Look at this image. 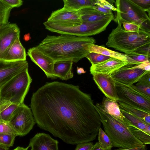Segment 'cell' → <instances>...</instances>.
Segmentation results:
<instances>
[{
    "label": "cell",
    "mask_w": 150,
    "mask_h": 150,
    "mask_svg": "<svg viewBox=\"0 0 150 150\" xmlns=\"http://www.w3.org/2000/svg\"><path fill=\"white\" fill-rule=\"evenodd\" d=\"M129 63L128 62L111 57L99 64L91 65L90 71L92 75L97 74L111 76L115 71Z\"/></svg>",
    "instance_id": "obj_17"
},
{
    "label": "cell",
    "mask_w": 150,
    "mask_h": 150,
    "mask_svg": "<svg viewBox=\"0 0 150 150\" xmlns=\"http://www.w3.org/2000/svg\"><path fill=\"white\" fill-rule=\"evenodd\" d=\"M118 96L117 101L150 112V97L140 93L132 85H125L116 81Z\"/></svg>",
    "instance_id": "obj_8"
},
{
    "label": "cell",
    "mask_w": 150,
    "mask_h": 150,
    "mask_svg": "<svg viewBox=\"0 0 150 150\" xmlns=\"http://www.w3.org/2000/svg\"><path fill=\"white\" fill-rule=\"evenodd\" d=\"M113 19H107L92 22H82L77 25H65L46 21L43 24L46 29L52 32L78 37H88L104 31Z\"/></svg>",
    "instance_id": "obj_7"
},
{
    "label": "cell",
    "mask_w": 150,
    "mask_h": 150,
    "mask_svg": "<svg viewBox=\"0 0 150 150\" xmlns=\"http://www.w3.org/2000/svg\"><path fill=\"white\" fill-rule=\"evenodd\" d=\"M82 22H92L115 17L113 14L101 13L93 8H84L76 11Z\"/></svg>",
    "instance_id": "obj_19"
},
{
    "label": "cell",
    "mask_w": 150,
    "mask_h": 150,
    "mask_svg": "<svg viewBox=\"0 0 150 150\" xmlns=\"http://www.w3.org/2000/svg\"><path fill=\"white\" fill-rule=\"evenodd\" d=\"M26 60L8 62L0 60V89L18 74L28 68Z\"/></svg>",
    "instance_id": "obj_12"
},
{
    "label": "cell",
    "mask_w": 150,
    "mask_h": 150,
    "mask_svg": "<svg viewBox=\"0 0 150 150\" xmlns=\"http://www.w3.org/2000/svg\"><path fill=\"white\" fill-rule=\"evenodd\" d=\"M0 1L6 6L12 8L21 6L23 2L21 0H0Z\"/></svg>",
    "instance_id": "obj_38"
},
{
    "label": "cell",
    "mask_w": 150,
    "mask_h": 150,
    "mask_svg": "<svg viewBox=\"0 0 150 150\" xmlns=\"http://www.w3.org/2000/svg\"><path fill=\"white\" fill-rule=\"evenodd\" d=\"M112 30L108 37L106 45L128 54L134 52L139 47L150 44V33L140 30L131 32L125 31L120 21Z\"/></svg>",
    "instance_id": "obj_4"
},
{
    "label": "cell",
    "mask_w": 150,
    "mask_h": 150,
    "mask_svg": "<svg viewBox=\"0 0 150 150\" xmlns=\"http://www.w3.org/2000/svg\"><path fill=\"white\" fill-rule=\"evenodd\" d=\"M16 134H0V144L9 148L13 146Z\"/></svg>",
    "instance_id": "obj_31"
},
{
    "label": "cell",
    "mask_w": 150,
    "mask_h": 150,
    "mask_svg": "<svg viewBox=\"0 0 150 150\" xmlns=\"http://www.w3.org/2000/svg\"><path fill=\"white\" fill-rule=\"evenodd\" d=\"M98 135V142L100 146L105 150H111L113 147L112 142L101 127L99 129Z\"/></svg>",
    "instance_id": "obj_28"
},
{
    "label": "cell",
    "mask_w": 150,
    "mask_h": 150,
    "mask_svg": "<svg viewBox=\"0 0 150 150\" xmlns=\"http://www.w3.org/2000/svg\"><path fill=\"white\" fill-rule=\"evenodd\" d=\"M95 4L107 10L116 12L117 11L116 8L106 0H95Z\"/></svg>",
    "instance_id": "obj_35"
},
{
    "label": "cell",
    "mask_w": 150,
    "mask_h": 150,
    "mask_svg": "<svg viewBox=\"0 0 150 150\" xmlns=\"http://www.w3.org/2000/svg\"><path fill=\"white\" fill-rule=\"evenodd\" d=\"M28 70V68L22 71L1 87L0 101L18 105L23 103L32 81Z\"/></svg>",
    "instance_id": "obj_5"
},
{
    "label": "cell",
    "mask_w": 150,
    "mask_h": 150,
    "mask_svg": "<svg viewBox=\"0 0 150 150\" xmlns=\"http://www.w3.org/2000/svg\"><path fill=\"white\" fill-rule=\"evenodd\" d=\"M93 9L104 13L108 14H113L112 11L105 9L97 5L94 7Z\"/></svg>",
    "instance_id": "obj_43"
},
{
    "label": "cell",
    "mask_w": 150,
    "mask_h": 150,
    "mask_svg": "<svg viewBox=\"0 0 150 150\" xmlns=\"http://www.w3.org/2000/svg\"><path fill=\"white\" fill-rule=\"evenodd\" d=\"M89 52L100 54L122 61L137 65L141 63L137 62L125 54L119 53L109 50L104 47L93 44L90 47Z\"/></svg>",
    "instance_id": "obj_20"
},
{
    "label": "cell",
    "mask_w": 150,
    "mask_h": 150,
    "mask_svg": "<svg viewBox=\"0 0 150 150\" xmlns=\"http://www.w3.org/2000/svg\"><path fill=\"white\" fill-rule=\"evenodd\" d=\"M125 124L132 134L144 144L150 143V134L128 122Z\"/></svg>",
    "instance_id": "obj_27"
},
{
    "label": "cell",
    "mask_w": 150,
    "mask_h": 150,
    "mask_svg": "<svg viewBox=\"0 0 150 150\" xmlns=\"http://www.w3.org/2000/svg\"><path fill=\"white\" fill-rule=\"evenodd\" d=\"M146 144H143L140 146L131 148H129L123 149L118 148L114 150H146Z\"/></svg>",
    "instance_id": "obj_44"
},
{
    "label": "cell",
    "mask_w": 150,
    "mask_h": 150,
    "mask_svg": "<svg viewBox=\"0 0 150 150\" xmlns=\"http://www.w3.org/2000/svg\"><path fill=\"white\" fill-rule=\"evenodd\" d=\"M120 110L123 116L125 123H129L150 134V125L124 110L121 108Z\"/></svg>",
    "instance_id": "obj_25"
},
{
    "label": "cell",
    "mask_w": 150,
    "mask_h": 150,
    "mask_svg": "<svg viewBox=\"0 0 150 150\" xmlns=\"http://www.w3.org/2000/svg\"><path fill=\"white\" fill-rule=\"evenodd\" d=\"M47 21L65 25H77L82 23L77 12L69 11L63 8L53 11Z\"/></svg>",
    "instance_id": "obj_13"
},
{
    "label": "cell",
    "mask_w": 150,
    "mask_h": 150,
    "mask_svg": "<svg viewBox=\"0 0 150 150\" xmlns=\"http://www.w3.org/2000/svg\"><path fill=\"white\" fill-rule=\"evenodd\" d=\"M26 55L25 49L19 37L9 46L0 57V60L8 62L24 61L26 60Z\"/></svg>",
    "instance_id": "obj_18"
},
{
    "label": "cell",
    "mask_w": 150,
    "mask_h": 150,
    "mask_svg": "<svg viewBox=\"0 0 150 150\" xmlns=\"http://www.w3.org/2000/svg\"><path fill=\"white\" fill-rule=\"evenodd\" d=\"M20 29L16 23L8 22L0 26V57L10 45L20 37Z\"/></svg>",
    "instance_id": "obj_14"
},
{
    "label": "cell",
    "mask_w": 150,
    "mask_h": 150,
    "mask_svg": "<svg viewBox=\"0 0 150 150\" xmlns=\"http://www.w3.org/2000/svg\"><path fill=\"white\" fill-rule=\"evenodd\" d=\"M117 9L114 21L133 23L139 26L142 30L150 33V17L131 0H117L115 2Z\"/></svg>",
    "instance_id": "obj_6"
},
{
    "label": "cell",
    "mask_w": 150,
    "mask_h": 150,
    "mask_svg": "<svg viewBox=\"0 0 150 150\" xmlns=\"http://www.w3.org/2000/svg\"><path fill=\"white\" fill-rule=\"evenodd\" d=\"M131 68L138 69L144 71H150V60L144 61L137 65H135Z\"/></svg>",
    "instance_id": "obj_41"
},
{
    "label": "cell",
    "mask_w": 150,
    "mask_h": 150,
    "mask_svg": "<svg viewBox=\"0 0 150 150\" xmlns=\"http://www.w3.org/2000/svg\"><path fill=\"white\" fill-rule=\"evenodd\" d=\"M126 55L135 61L140 63L150 60V57L140 54L134 52H132Z\"/></svg>",
    "instance_id": "obj_36"
},
{
    "label": "cell",
    "mask_w": 150,
    "mask_h": 150,
    "mask_svg": "<svg viewBox=\"0 0 150 150\" xmlns=\"http://www.w3.org/2000/svg\"><path fill=\"white\" fill-rule=\"evenodd\" d=\"M0 150H9V148L0 144Z\"/></svg>",
    "instance_id": "obj_48"
},
{
    "label": "cell",
    "mask_w": 150,
    "mask_h": 150,
    "mask_svg": "<svg viewBox=\"0 0 150 150\" xmlns=\"http://www.w3.org/2000/svg\"><path fill=\"white\" fill-rule=\"evenodd\" d=\"M85 57L90 62L91 65L99 64L111 58L108 56L93 52H89Z\"/></svg>",
    "instance_id": "obj_30"
},
{
    "label": "cell",
    "mask_w": 150,
    "mask_h": 150,
    "mask_svg": "<svg viewBox=\"0 0 150 150\" xmlns=\"http://www.w3.org/2000/svg\"><path fill=\"white\" fill-rule=\"evenodd\" d=\"M91 150H105L100 145L98 142L93 145Z\"/></svg>",
    "instance_id": "obj_45"
},
{
    "label": "cell",
    "mask_w": 150,
    "mask_h": 150,
    "mask_svg": "<svg viewBox=\"0 0 150 150\" xmlns=\"http://www.w3.org/2000/svg\"><path fill=\"white\" fill-rule=\"evenodd\" d=\"M58 143L49 134L38 133L30 139L27 147H31V150H59Z\"/></svg>",
    "instance_id": "obj_16"
},
{
    "label": "cell",
    "mask_w": 150,
    "mask_h": 150,
    "mask_svg": "<svg viewBox=\"0 0 150 150\" xmlns=\"http://www.w3.org/2000/svg\"><path fill=\"white\" fill-rule=\"evenodd\" d=\"M31 60L45 72L48 78L54 79L57 78L54 74V61L39 50L36 47L30 48L27 52Z\"/></svg>",
    "instance_id": "obj_11"
},
{
    "label": "cell",
    "mask_w": 150,
    "mask_h": 150,
    "mask_svg": "<svg viewBox=\"0 0 150 150\" xmlns=\"http://www.w3.org/2000/svg\"><path fill=\"white\" fill-rule=\"evenodd\" d=\"M145 11L148 12L149 17L150 11V0H131Z\"/></svg>",
    "instance_id": "obj_34"
},
{
    "label": "cell",
    "mask_w": 150,
    "mask_h": 150,
    "mask_svg": "<svg viewBox=\"0 0 150 150\" xmlns=\"http://www.w3.org/2000/svg\"><path fill=\"white\" fill-rule=\"evenodd\" d=\"M86 72V71H84L83 68L77 67V72L78 74L80 75L82 74H84Z\"/></svg>",
    "instance_id": "obj_46"
},
{
    "label": "cell",
    "mask_w": 150,
    "mask_h": 150,
    "mask_svg": "<svg viewBox=\"0 0 150 150\" xmlns=\"http://www.w3.org/2000/svg\"><path fill=\"white\" fill-rule=\"evenodd\" d=\"M18 106L7 101H0V121L8 122Z\"/></svg>",
    "instance_id": "obj_26"
},
{
    "label": "cell",
    "mask_w": 150,
    "mask_h": 150,
    "mask_svg": "<svg viewBox=\"0 0 150 150\" xmlns=\"http://www.w3.org/2000/svg\"><path fill=\"white\" fill-rule=\"evenodd\" d=\"M134 52L150 57V44L145 45L139 47Z\"/></svg>",
    "instance_id": "obj_39"
},
{
    "label": "cell",
    "mask_w": 150,
    "mask_h": 150,
    "mask_svg": "<svg viewBox=\"0 0 150 150\" xmlns=\"http://www.w3.org/2000/svg\"><path fill=\"white\" fill-rule=\"evenodd\" d=\"M93 145L91 142L78 144L75 150H91Z\"/></svg>",
    "instance_id": "obj_40"
},
{
    "label": "cell",
    "mask_w": 150,
    "mask_h": 150,
    "mask_svg": "<svg viewBox=\"0 0 150 150\" xmlns=\"http://www.w3.org/2000/svg\"><path fill=\"white\" fill-rule=\"evenodd\" d=\"M120 108L130 113L150 125V112L134 107L125 103L117 101Z\"/></svg>",
    "instance_id": "obj_24"
},
{
    "label": "cell",
    "mask_w": 150,
    "mask_h": 150,
    "mask_svg": "<svg viewBox=\"0 0 150 150\" xmlns=\"http://www.w3.org/2000/svg\"><path fill=\"white\" fill-rule=\"evenodd\" d=\"M8 123L21 137L28 134L36 123L31 110L24 103L16 109Z\"/></svg>",
    "instance_id": "obj_9"
},
{
    "label": "cell",
    "mask_w": 150,
    "mask_h": 150,
    "mask_svg": "<svg viewBox=\"0 0 150 150\" xmlns=\"http://www.w3.org/2000/svg\"><path fill=\"white\" fill-rule=\"evenodd\" d=\"M136 65L129 63L112 73L111 77L116 81L122 84L131 85L137 83L149 71L138 69L131 68Z\"/></svg>",
    "instance_id": "obj_10"
},
{
    "label": "cell",
    "mask_w": 150,
    "mask_h": 150,
    "mask_svg": "<svg viewBox=\"0 0 150 150\" xmlns=\"http://www.w3.org/2000/svg\"><path fill=\"white\" fill-rule=\"evenodd\" d=\"M71 61H60L54 62L53 70L55 76L62 80H67L73 76Z\"/></svg>",
    "instance_id": "obj_21"
},
{
    "label": "cell",
    "mask_w": 150,
    "mask_h": 150,
    "mask_svg": "<svg viewBox=\"0 0 150 150\" xmlns=\"http://www.w3.org/2000/svg\"><path fill=\"white\" fill-rule=\"evenodd\" d=\"M30 107L38 127L69 144L94 140L101 127L91 97L78 86L46 83L33 93Z\"/></svg>",
    "instance_id": "obj_1"
},
{
    "label": "cell",
    "mask_w": 150,
    "mask_h": 150,
    "mask_svg": "<svg viewBox=\"0 0 150 150\" xmlns=\"http://www.w3.org/2000/svg\"><path fill=\"white\" fill-rule=\"evenodd\" d=\"M93 76V79L98 88L106 98L117 102L118 98L115 86L116 81L111 76L97 74Z\"/></svg>",
    "instance_id": "obj_15"
},
{
    "label": "cell",
    "mask_w": 150,
    "mask_h": 150,
    "mask_svg": "<svg viewBox=\"0 0 150 150\" xmlns=\"http://www.w3.org/2000/svg\"><path fill=\"white\" fill-rule=\"evenodd\" d=\"M136 83L135 85H132L133 87L143 95L150 97V85Z\"/></svg>",
    "instance_id": "obj_33"
},
{
    "label": "cell",
    "mask_w": 150,
    "mask_h": 150,
    "mask_svg": "<svg viewBox=\"0 0 150 150\" xmlns=\"http://www.w3.org/2000/svg\"><path fill=\"white\" fill-rule=\"evenodd\" d=\"M31 39L30 33H28L24 35L23 37V40L25 41H27Z\"/></svg>",
    "instance_id": "obj_47"
},
{
    "label": "cell",
    "mask_w": 150,
    "mask_h": 150,
    "mask_svg": "<svg viewBox=\"0 0 150 150\" xmlns=\"http://www.w3.org/2000/svg\"><path fill=\"white\" fill-rule=\"evenodd\" d=\"M12 8L0 1V26L8 22L10 12Z\"/></svg>",
    "instance_id": "obj_29"
},
{
    "label": "cell",
    "mask_w": 150,
    "mask_h": 150,
    "mask_svg": "<svg viewBox=\"0 0 150 150\" xmlns=\"http://www.w3.org/2000/svg\"><path fill=\"white\" fill-rule=\"evenodd\" d=\"M137 83L150 85V72L142 76Z\"/></svg>",
    "instance_id": "obj_42"
},
{
    "label": "cell",
    "mask_w": 150,
    "mask_h": 150,
    "mask_svg": "<svg viewBox=\"0 0 150 150\" xmlns=\"http://www.w3.org/2000/svg\"><path fill=\"white\" fill-rule=\"evenodd\" d=\"M105 132L113 147L127 149L140 146L143 144L130 132L126 125L105 112L101 104L95 105Z\"/></svg>",
    "instance_id": "obj_3"
},
{
    "label": "cell",
    "mask_w": 150,
    "mask_h": 150,
    "mask_svg": "<svg viewBox=\"0 0 150 150\" xmlns=\"http://www.w3.org/2000/svg\"><path fill=\"white\" fill-rule=\"evenodd\" d=\"M28 148L27 147L26 148L18 146L13 150H28Z\"/></svg>",
    "instance_id": "obj_49"
},
{
    "label": "cell",
    "mask_w": 150,
    "mask_h": 150,
    "mask_svg": "<svg viewBox=\"0 0 150 150\" xmlns=\"http://www.w3.org/2000/svg\"><path fill=\"white\" fill-rule=\"evenodd\" d=\"M96 42L89 37L47 35L36 47L54 62L69 60L76 63L87 55L90 47Z\"/></svg>",
    "instance_id": "obj_2"
},
{
    "label": "cell",
    "mask_w": 150,
    "mask_h": 150,
    "mask_svg": "<svg viewBox=\"0 0 150 150\" xmlns=\"http://www.w3.org/2000/svg\"><path fill=\"white\" fill-rule=\"evenodd\" d=\"M101 105L105 112L125 124L123 116L117 102L104 97Z\"/></svg>",
    "instance_id": "obj_22"
},
{
    "label": "cell",
    "mask_w": 150,
    "mask_h": 150,
    "mask_svg": "<svg viewBox=\"0 0 150 150\" xmlns=\"http://www.w3.org/2000/svg\"><path fill=\"white\" fill-rule=\"evenodd\" d=\"M0 134L18 135L8 122L0 121Z\"/></svg>",
    "instance_id": "obj_32"
},
{
    "label": "cell",
    "mask_w": 150,
    "mask_h": 150,
    "mask_svg": "<svg viewBox=\"0 0 150 150\" xmlns=\"http://www.w3.org/2000/svg\"><path fill=\"white\" fill-rule=\"evenodd\" d=\"M125 30L131 32H138L141 30L138 25L131 23L123 22L122 23Z\"/></svg>",
    "instance_id": "obj_37"
},
{
    "label": "cell",
    "mask_w": 150,
    "mask_h": 150,
    "mask_svg": "<svg viewBox=\"0 0 150 150\" xmlns=\"http://www.w3.org/2000/svg\"><path fill=\"white\" fill-rule=\"evenodd\" d=\"M63 8L70 11L76 12L84 8H93L95 0H64Z\"/></svg>",
    "instance_id": "obj_23"
}]
</instances>
